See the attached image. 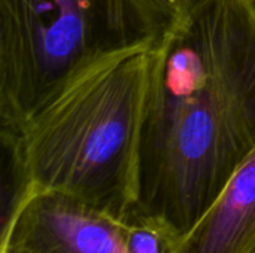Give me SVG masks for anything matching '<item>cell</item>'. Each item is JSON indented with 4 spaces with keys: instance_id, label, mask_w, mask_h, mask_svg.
I'll use <instances>...</instances> for the list:
<instances>
[{
    "instance_id": "7a4b0ae2",
    "label": "cell",
    "mask_w": 255,
    "mask_h": 253,
    "mask_svg": "<svg viewBox=\"0 0 255 253\" xmlns=\"http://www.w3.org/2000/svg\"><path fill=\"white\" fill-rule=\"evenodd\" d=\"M154 45L94 64L15 130L0 133L10 167L12 197L27 191L58 192L118 221L134 212Z\"/></svg>"
},
{
    "instance_id": "3957f363",
    "label": "cell",
    "mask_w": 255,
    "mask_h": 253,
    "mask_svg": "<svg viewBox=\"0 0 255 253\" xmlns=\"http://www.w3.org/2000/svg\"><path fill=\"white\" fill-rule=\"evenodd\" d=\"M170 0H0V130L7 133L94 64L157 43Z\"/></svg>"
},
{
    "instance_id": "8992f818",
    "label": "cell",
    "mask_w": 255,
    "mask_h": 253,
    "mask_svg": "<svg viewBox=\"0 0 255 253\" xmlns=\"http://www.w3.org/2000/svg\"><path fill=\"white\" fill-rule=\"evenodd\" d=\"M120 231L127 253H178L181 236L158 219L130 215Z\"/></svg>"
},
{
    "instance_id": "52a82bcc",
    "label": "cell",
    "mask_w": 255,
    "mask_h": 253,
    "mask_svg": "<svg viewBox=\"0 0 255 253\" xmlns=\"http://www.w3.org/2000/svg\"><path fill=\"white\" fill-rule=\"evenodd\" d=\"M170 1H172L173 4H176V6H181L185 0H170Z\"/></svg>"
},
{
    "instance_id": "6da1fadb",
    "label": "cell",
    "mask_w": 255,
    "mask_h": 253,
    "mask_svg": "<svg viewBox=\"0 0 255 253\" xmlns=\"http://www.w3.org/2000/svg\"><path fill=\"white\" fill-rule=\"evenodd\" d=\"M255 149V0H185L152 46L131 215L184 237Z\"/></svg>"
},
{
    "instance_id": "5b68a950",
    "label": "cell",
    "mask_w": 255,
    "mask_h": 253,
    "mask_svg": "<svg viewBox=\"0 0 255 253\" xmlns=\"http://www.w3.org/2000/svg\"><path fill=\"white\" fill-rule=\"evenodd\" d=\"M178 253H255V149L181 237Z\"/></svg>"
},
{
    "instance_id": "277c9868",
    "label": "cell",
    "mask_w": 255,
    "mask_h": 253,
    "mask_svg": "<svg viewBox=\"0 0 255 253\" xmlns=\"http://www.w3.org/2000/svg\"><path fill=\"white\" fill-rule=\"evenodd\" d=\"M0 253H127L120 221L64 194L12 197Z\"/></svg>"
}]
</instances>
